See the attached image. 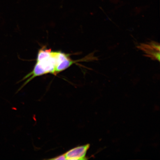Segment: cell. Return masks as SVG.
Here are the masks:
<instances>
[{
  "label": "cell",
  "instance_id": "obj_1",
  "mask_svg": "<svg viewBox=\"0 0 160 160\" xmlns=\"http://www.w3.org/2000/svg\"><path fill=\"white\" fill-rule=\"evenodd\" d=\"M71 58L68 54L61 51H52L43 48L39 50L37 62L31 72L22 80H26L21 88L35 78L48 73L57 75L64 71L71 65Z\"/></svg>",
  "mask_w": 160,
  "mask_h": 160
},
{
  "label": "cell",
  "instance_id": "obj_2",
  "mask_svg": "<svg viewBox=\"0 0 160 160\" xmlns=\"http://www.w3.org/2000/svg\"><path fill=\"white\" fill-rule=\"evenodd\" d=\"M138 48L144 52L145 57L154 61H160V47L159 43L152 41L147 43L141 44Z\"/></svg>",
  "mask_w": 160,
  "mask_h": 160
},
{
  "label": "cell",
  "instance_id": "obj_3",
  "mask_svg": "<svg viewBox=\"0 0 160 160\" xmlns=\"http://www.w3.org/2000/svg\"><path fill=\"white\" fill-rule=\"evenodd\" d=\"M90 147L89 144L78 146L65 153L66 160H83L88 159L86 155Z\"/></svg>",
  "mask_w": 160,
  "mask_h": 160
},
{
  "label": "cell",
  "instance_id": "obj_4",
  "mask_svg": "<svg viewBox=\"0 0 160 160\" xmlns=\"http://www.w3.org/2000/svg\"><path fill=\"white\" fill-rule=\"evenodd\" d=\"M51 160H66L65 154H64L62 155L57 157H56L53 158L49 159Z\"/></svg>",
  "mask_w": 160,
  "mask_h": 160
}]
</instances>
